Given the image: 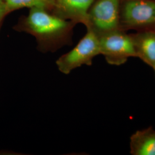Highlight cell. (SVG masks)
Listing matches in <instances>:
<instances>
[{"mask_svg":"<svg viewBox=\"0 0 155 155\" xmlns=\"http://www.w3.org/2000/svg\"><path fill=\"white\" fill-rule=\"evenodd\" d=\"M122 22L130 28L155 26V1L127 0L122 8Z\"/></svg>","mask_w":155,"mask_h":155,"instance_id":"cell-5","label":"cell"},{"mask_svg":"<svg viewBox=\"0 0 155 155\" xmlns=\"http://www.w3.org/2000/svg\"><path fill=\"white\" fill-rule=\"evenodd\" d=\"M120 0H98L89 12L87 29H91L98 37L120 29Z\"/></svg>","mask_w":155,"mask_h":155,"instance_id":"cell-4","label":"cell"},{"mask_svg":"<svg viewBox=\"0 0 155 155\" xmlns=\"http://www.w3.org/2000/svg\"><path fill=\"white\" fill-rule=\"evenodd\" d=\"M8 13L24 8H41L48 11H52L55 0H4Z\"/></svg>","mask_w":155,"mask_h":155,"instance_id":"cell-9","label":"cell"},{"mask_svg":"<svg viewBox=\"0 0 155 155\" xmlns=\"http://www.w3.org/2000/svg\"><path fill=\"white\" fill-rule=\"evenodd\" d=\"M8 13L6 11L5 4L4 0H0V23L2 20L3 18Z\"/></svg>","mask_w":155,"mask_h":155,"instance_id":"cell-10","label":"cell"},{"mask_svg":"<svg viewBox=\"0 0 155 155\" xmlns=\"http://www.w3.org/2000/svg\"><path fill=\"white\" fill-rule=\"evenodd\" d=\"M52 13L67 20L82 23L86 27L88 24L89 12L95 0H55Z\"/></svg>","mask_w":155,"mask_h":155,"instance_id":"cell-6","label":"cell"},{"mask_svg":"<svg viewBox=\"0 0 155 155\" xmlns=\"http://www.w3.org/2000/svg\"><path fill=\"white\" fill-rule=\"evenodd\" d=\"M130 153L132 155H155V130L153 127L137 130L131 135Z\"/></svg>","mask_w":155,"mask_h":155,"instance_id":"cell-8","label":"cell"},{"mask_svg":"<svg viewBox=\"0 0 155 155\" xmlns=\"http://www.w3.org/2000/svg\"><path fill=\"white\" fill-rule=\"evenodd\" d=\"M131 36L137 58L153 68L155 66V31L146 30Z\"/></svg>","mask_w":155,"mask_h":155,"instance_id":"cell-7","label":"cell"},{"mask_svg":"<svg viewBox=\"0 0 155 155\" xmlns=\"http://www.w3.org/2000/svg\"><path fill=\"white\" fill-rule=\"evenodd\" d=\"M101 54L98 36L91 29L70 51L61 55L56 61L61 72L68 74L83 65L91 66L93 59Z\"/></svg>","mask_w":155,"mask_h":155,"instance_id":"cell-2","label":"cell"},{"mask_svg":"<svg viewBox=\"0 0 155 155\" xmlns=\"http://www.w3.org/2000/svg\"><path fill=\"white\" fill-rule=\"evenodd\" d=\"M100 52L111 65L121 66L129 58L137 57L132 36L120 29L99 36Z\"/></svg>","mask_w":155,"mask_h":155,"instance_id":"cell-3","label":"cell"},{"mask_svg":"<svg viewBox=\"0 0 155 155\" xmlns=\"http://www.w3.org/2000/svg\"><path fill=\"white\" fill-rule=\"evenodd\" d=\"M76 25L41 8H31L21 18L16 29L33 36L38 50L54 52L67 45H72L73 29Z\"/></svg>","mask_w":155,"mask_h":155,"instance_id":"cell-1","label":"cell"},{"mask_svg":"<svg viewBox=\"0 0 155 155\" xmlns=\"http://www.w3.org/2000/svg\"><path fill=\"white\" fill-rule=\"evenodd\" d=\"M153 68V70H154V71H155V66L153 67V68Z\"/></svg>","mask_w":155,"mask_h":155,"instance_id":"cell-11","label":"cell"}]
</instances>
